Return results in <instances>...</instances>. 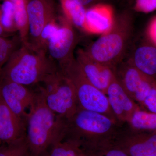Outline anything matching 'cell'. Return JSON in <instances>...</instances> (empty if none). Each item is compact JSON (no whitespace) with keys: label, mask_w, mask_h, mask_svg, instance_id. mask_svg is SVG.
Masks as SVG:
<instances>
[{"label":"cell","mask_w":156,"mask_h":156,"mask_svg":"<svg viewBox=\"0 0 156 156\" xmlns=\"http://www.w3.org/2000/svg\"><path fill=\"white\" fill-rule=\"evenodd\" d=\"M126 124L79 108L65 119L63 139L74 143L89 156L113 146Z\"/></svg>","instance_id":"cell-1"},{"label":"cell","mask_w":156,"mask_h":156,"mask_svg":"<svg viewBox=\"0 0 156 156\" xmlns=\"http://www.w3.org/2000/svg\"><path fill=\"white\" fill-rule=\"evenodd\" d=\"M65 119L48 107L40 87L27 118L26 138L32 156H44L63 139Z\"/></svg>","instance_id":"cell-2"},{"label":"cell","mask_w":156,"mask_h":156,"mask_svg":"<svg viewBox=\"0 0 156 156\" xmlns=\"http://www.w3.org/2000/svg\"><path fill=\"white\" fill-rule=\"evenodd\" d=\"M47 53L21 44L0 71V76L24 86L41 83L59 69Z\"/></svg>","instance_id":"cell-3"},{"label":"cell","mask_w":156,"mask_h":156,"mask_svg":"<svg viewBox=\"0 0 156 156\" xmlns=\"http://www.w3.org/2000/svg\"><path fill=\"white\" fill-rule=\"evenodd\" d=\"M132 31L128 14L115 20L112 27L93 42L85 52L93 60L115 69L125 53Z\"/></svg>","instance_id":"cell-4"},{"label":"cell","mask_w":156,"mask_h":156,"mask_svg":"<svg viewBox=\"0 0 156 156\" xmlns=\"http://www.w3.org/2000/svg\"><path fill=\"white\" fill-rule=\"evenodd\" d=\"M58 67L73 85L80 108L101 114L119 122L112 111L107 95L88 80L76 59L73 57Z\"/></svg>","instance_id":"cell-5"},{"label":"cell","mask_w":156,"mask_h":156,"mask_svg":"<svg viewBox=\"0 0 156 156\" xmlns=\"http://www.w3.org/2000/svg\"><path fill=\"white\" fill-rule=\"evenodd\" d=\"M42 83L46 103L55 114L66 119L75 113L79 108L75 89L59 69Z\"/></svg>","instance_id":"cell-6"},{"label":"cell","mask_w":156,"mask_h":156,"mask_svg":"<svg viewBox=\"0 0 156 156\" xmlns=\"http://www.w3.org/2000/svg\"><path fill=\"white\" fill-rule=\"evenodd\" d=\"M37 91L0 76V100L17 116L27 121Z\"/></svg>","instance_id":"cell-7"},{"label":"cell","mask_w":156,"mask_h":156,"mask_svg":"<svg viewBox=\"0 0 156 156\" xmlns=\"http://www.w3.org/2000/svg\"><path fill=\"white\" fill-rule=\"evenodd\" d=\"M113 146L129 156H156V132L137 131L127 123Z\"/></svg>","instance_id":"cell-8"},{"label":"cell","mask_w":156,"mask_h":156,"mask_svg":"<svg viewBox=\"0 0 156 156\" xmlns=\"http://www.w3.org/2000/svg\"><path fill=\"white\" fill-rule=\"evenodd\" d=\"M115 74L127 94L141 107L156 80L143 74L129 62L118 65L115 69Z\"/></svg>","instance_id":"cell-9"},{"label":"cell","mask_w":156,"mask_h":156,"mask_svg":"<svg viewBox=\"0 0 156 156\" xmlns=\"http://www.w3.org/2000/svg\"><path fill=\"white\" fill-rule=\"evenodd\" d=\"M27 11L29 28L28 45L37 50L43 29L56 18V6L53 0H27Z\"/></svg>","instance_id":"cell-10"},{"label":"cell","mask_w":156,"mask_h":156,"mask_svg":"<svg viewBox=\"0 0 156 156\" xmlns=\"http://www.w3.org/2000/svg\"><path fill=\"white\" fill-rule=\"evenodd\" d=\"M59 29L48 44L47 52L49 57L58 66L73 58V49L76 42L72 24L63 15L58 18Z\"/></svg>","instance_id":"cell-11"},{"label":"cell","mask_w":156,"mask_h":156,"mask_svg":"<svg viewBox=\"0 0 156 156\" xmlns=\"http://www.w3.org/2000/svg\"><path fill=\"white\" fill-rule=\"evenodd\" d=\"M76 60L90 83L106 95L109 86L115 76V69L93 60L83 50L78 51Z\"/></svg>","instance_id":"cell-12"},{"label":"cell","mask_w":156,"mask_h":156,"mask_svg":"<svg viewBox=\"0 0 156 156\" xmlns=\"http://www.w3.org/2000/svg\"><path fill=\"white\" fill-rule=\"evenodd\" d=\"M106 95L112 111L120 123H128L133 114L141 108L127 94L116 76L109 86Z\"/></svg>","instance_id":"cell-13"},{"label":"cell","mask_w":156,"mask_h":156,"mask_svg":"<svg viewBox=\"0 0 156 156\" xmlns=\"http://www.w3.org/2000/svg\"><path fill=\"white\" fill-rule=\"evenodd\" d=\"M114 21L111 6L102 3L96 4L87 9L84 31L103 34L111 29Z\"/></svg>","instance_id":"cell-14"},{"label":"cell","mask_w":156,"mask_h":156,"mask_svg":"<svg viewBox=\"0 0 156 156\" xmlns=\"http://www.w3.org/2000/svg\"><path fill=\"white\" fill-rule=\"evenodd\" d=\"M0 144L26 136V121L14 114L0 100Z\"/></svg>","instance_id":"cell-15"},{"label":"cell","mask_w":156,"mask_h":156,"mask_svg":"<svg viewBox=\"0 0 156 156\" xmlns=\"http://www.w3.org/2000/svg\"><path fill=\"white\" fill-rule=\"evenodd\" d=\"M140 72L156 80V46L143 44L136 48L129 61Z\"/></svg>","instance_id":"cell-16"},{"label":"cell","mask_w":156,"mask_h":156,"mask_svg":"<svg viewBox=\"0 0 156 156\" xmlns=\"http://www.w3.org/2000/svg\"><path fill=\"white\" fill-rule=\"evenodd\" d=\"M63 16L72 25L84 30L87 9L78 0H59Z\"/></svg>","instance_id":"cell-17"},{"label":"cell","mask_w":156,"mask_h":156,"mask_svg":"<svg viewBox=\"0 0 156 156\" xmlns=\"http://www.w3.org/2000/svg\"><path fill=\"white\" fill-rule=\"evenodd\" d=\"M13 6L14 20L23 44H28L29 24L27 5V0H10Z\"/></svg>","instance_id":"cell-18"},{"label":"cell","mask_w":156,"mask_h":156,"mask_svg":"<svg viewBox=\"0 0 156 156\" xmlns=\"http://www.w3.org/2000/svg\"><path fill=\"white\" fill-rule=\"evenodd\" d=\"M127 124L137 131L156 132V113L141 108L133 114Z\"/></svg>","instance_id":"cell-19"},{"label":"cell","mask_w":156,"mask_h":156,"mask_svg":"<svg viewBox=\"0 0 156 156\" xmlns=\"http://www.w3.org/2000/svg\"><path fill=\"white\" fill-rule=\"evenodd\" d=\"M44 156H87L74 143L63 139L54 144Z\"/></svg>","instance_id":"cell-20"},{"label":"cell","mask_w":156,"mask_h":156,"mask_svg":"<svg viewBox=\"0 0 156 156\" xmlns=\"http://www.w3.org/2000/svg\"><path fill=\"white\" fill-rule=\"evenodd\" d=\"M0 156H31L26 136L9 143L1 144Z\"/></svg>","instance_id":"cell-21"},{"label":"cell","mask_w":156,"mask_h":156,"mask_svg":"<svg viewBox=\"0 0 156 156\" xmlns=\"http://www.w3.org/2000/svg\"><path fill=\"white\" fill-rule=\"evenodd\" d=\"M21 44L22 42L19 36L11 38L0 37V71L11 55Z\"/></svg>","instance_id":"cell-22"},{"label":"cell","mask_w":156,"mask_h":156,"mask_svg":"<svg viewBox=\"0 0 156 156\" xmlns=\"http://www.w3.org/2000/svg\"><path fill=\"white\" fill-rule=\"evenodd\" d=\"M59 29V24L57 22L56 18L48 23L42 31L37 50L47 53L48 44L51 39L57 33Z\"/></svg>","instance_id":"cell-23"},{"label":"cell","mask_w":156,"mask_h":156,"mask_svg":"<svg viewBox=\"0 0 156 156\" xmlns=\"http://www.w3.org/2000/svg\"><path fill=\"white\" fill-rule=\"evenodd\" d=\"M2 8V23L8 34L17 30L14 20L13 6L10 0H6Z\"/></svg>","instance_id":"cell-24"},{"label":"cell","mask_w":156,"mask_h":156,"mask_svg":"<svg viewBox=\"0 0 156 156\" xmlns=\"http://www.w3.org/2000/svg\"><path fill=\"white\" fill-rule=\"evenodd\" d=\"M134 9L141 13H151L156 11V0H135Z\"/></svg>","instance_id":"cell-25"},{"label":"cell","mask_w":156,"mask_h":156,"mask_svg":"<svg viewBox=\"0 0 156 156\" xmlns=\"http://www.w3.org/2000/svg\"><path fill=\"white\" fill-rule=\"evenodd\" d=\"M141 107L156 113V82L144 101Z\"/></svg>","instance_id":"cell-26"},{"label":"cell","mask_w":156,"mask_h":156,"mask_svg":"<svg viewBox=\"0 0 156 156\" xmlns=\"http://www.w3.org/2000/svg\"><path fill=\"white\" fill-rule=\"evenodd\" d=\"M89 156H129L119 148L111 146Z\"/></svg>","instance_id":"cell-27"},{"label":"cell","mask_w":156,"mask_h":156,"mask_svg":"<svg viewBox=\"0 0 156 156\" xmlns=\"http://www.w3.org/2000/svg\"><path fill=\"white\" fill-rule=\"evenodd\" d=\"M147 35L152 44L156 46V17L152 20L149 25Z\"/></svg>","instance_id":"cell-28"},{"label":"cell","mask_w":156,"mask_h":156,"mask_svg":"<svg viewBox=\"0 0 156 156\" xmlns=\"http://www.w3.org/2000/svg\"><path fill=\"white\" fill-rule=\"evenodd\" d=\"M81 4L87 9L91 6L98 4V2L105 0H78Z\"/></svg>","instance_id":"cell-29"},{"label":"cell","mask_w":156,"mask_h":156,"mask_svg":"<svg viewBox=\"0 0 156 156\" xmlns=\"http://www.w3.org/2000/svg\"><path fill=\"white\" fill-rule=\"evenodd\" d=\"M8 33L5 30L2 23V8L0 5V37L8 36Z\"/></svg>","instance_id":"cell-30"},{"label":"cell","mask_w":156,"mask_h":156,"mask_svg":"<svg viewBox=\"0 0 156 156\" xmlns=\"http://www.w3.org/2000/svg\"></svg>","instance_id":"cell-31"},{"label":"cell","mask_w":156,"mask_h":156,"mask_svg":"<svg viewBox=\"0 0 156 156\" xmlns=\"http://www.w3.org/2000/svg\"></svg>","instance_id":"cell-32"}]
</instances>
